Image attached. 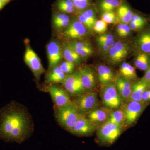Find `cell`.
I'll return each mask as SVG.
<instances>
[{"label":"cell","mask_w":150,"mask_h":150,"mask_svg":"<svg viewBox=\"0 0 150 150\" xmlns=\"http://www.w3.org/2000/svg\"><path fill=\"white\" fill-rule=\"evenodd\" d=\"M28 125L26 116L22 112L17 110L6 112L0 122V139L6 142H23L29 134Z\"/></svg>","instance_id":"cell-1"},{"label":"cell","mask_w":150,"mask_h":150,"mask_svg":"<svg viewBox=\"0 0 150 150\" xmlns=\"http://www.w3.org/2000/svg\"><path fill=\"white\" fill-rule=\"evenodd\" d=\"M81 113L74 103L60 107H56L55 116L61 126L68 131L71 130Z\"/></svg>","instance_id":"cell-2"},{"label":"cell","mask_w":150,"mask_h":150,"mask_svg":"<svg viewBox=\"0 0 150 150\" xmlns=\"http://www.w3.org/2000/svg\"><path fill=\"white\" fill-rule=\"evenodd\" d=\"M122 131V127L107 121L98 130L97 141L100 145L110 146L119 138Z\"/></svg>","instance_id":"cell-3"},{"label":"cell","mask_w":150,"mask_h":150,"mask_svg":"<svg viewBox=\"0 0 150 150\" xmlns=\"http://www.w3.org/2000/svg\"><path fill=\"white\" fill-rule=\"evenodd\" d=\"M101 98L104 107L110 110L117 109L123 102L114 82L103 87Z\"/></svg>","instance_id":"cell-4"},{"label":"cell","mask_w":150,"mask_h":150,"mask_svg":"<svg viewBox=\"0 0 150 150\" xmlns=\"http://www.w3.org/2000/svg\"><path fill=\"white\" fill-rule=\"evenodd\" d=\"M25 44L24 62L32 72L35 79L38 81L41 75L45 72V69L42 64L40 58L31 48L27 40H25Z\"/></svg>","instance_id":"cell-5"},{"label":"cell","mask_w":150,"mask_h":150,"mask_svg":"<svg viewBox=\"0 0 150 150\" xmlns=\"http://www.w3.org/2000/svg\"><path fill=\"white\" fill-rule=\"evenodd\" d=\"M73 103L81 113L86 114L91 110L98 107L97 93L95 91L85 92L77 96Z\"/></svg>","instance_id":"cell-6"},{"label":"cell","mask_w":150,"mask_h":150,"mask_svg":"<svg viewBox=\"0 0 150 150\" xmlns=\"http://www.w3.org/2000/svg\"><path fill=\"white\" fill-rule=\"evenodd\" d=\"M146 104L137 101H128L123 109L124 115V124L130 126L138 120L146 108Z\"/></svg>","instance_id":"cell-7"},{"label":"cell","mask_w":150,"mask_h":150,"mask_svg":"<svg viewBox=\"0 0 150 150\" xmlns=\"http://www.w3.org/2000/svg\"><path fill=\"white\" fill-rule=\"evenodd\" d=\"M62 84L69 96L77 97L85 93L79 71L71 74L67 75Z\"/></svg>","instance_id":"cell-8"},{"label":"cell","mask_w":150,"mask_h":150,"mask_svg":"<svg viewBox=\"0 0 150 150\" xmlns=\"http://www.w3.org/2000/svg\"><path fill=\"white\" fill-rule=\"evenodd\" d=\"M97 126L89 120L85 114L81 113L70 132L79 137H88L93 134Z\"/></svg>","instance_id":"cell-9"},{"label":"cell","mask_w":150,"mask_h":150,"mask_svg":"<svg viewBox=\"0 0 150 150\" xmlns=\"http://www.w3.org/2000/svg\"><path fill=\"white\" fill-rule=\"evenodd\" d=\"M48 71L59 66L63 58L62 46L56 40H51L46 46Z\"/></svg>","instance_id":"cell-10"},{"label":"cell","mask_w":150,"mask_h":150,"mask_svg":"<svg viewBox=\"0 0 150 150\" xmlns=\"http://www.w3.org/2000/svg\"><path fill=\"white\" fill-rule=\"evenodd\" d=\"M61 34L64 37L78 40L84 38L87 34V29L77 18L71 21L69 24Z\"/></svg>","instance_id":"cell-11"},{"label":"cell","mask_w":150,"mask_h":150,"mask_svg":"<svg viewBox=\"0 0 150 150\" xmlns=\"http://www.w3.org/2000/svg\"><path fill=\"white\" fill-rule=\"evenodd\" d=\"M47 90L50 94L56 107H60L66 105L71 104L69 95L64 88L55 84H50L47 87Z\"/></svg>","instance_id":"cell-12"},{"label":"cell","mask_w":150,"mask_h":150,"mask_svg":"<svg viewBox=\"0 0 150 150\" xmlns=\"http://www.w3.org/2000/svg\"><path fill=\"white\" fill-rule=\"evenodd\" d=\"M131 50V47L128 43L121 41L116 42L108 52L109 60L113 64L121 62L128 56Z\"/></svg>","instance_id":"cell-13"},{"label":"cell","mask_w":150,"mask_h":150,"mask_svg":"<svg viewBox=\"0 0 150 150\" xmlns=\"http://www.w3.org/2000/svg\"><path fill=\"white\" fill-rule=\"evenodd\" d=\"M82 85L85 92L94 91L96 87V79L93 70L88 67H81L79 70Z\"/></svg>","instance_id":"cell-14"},{"label":"cell","mask_w":150,"mask_h":150,"mask_svg":"<svg viewBox=\"0 0 150 150\" xmlns=\"http://www.w3.org/2000/svg\"><path fill=\"white\" fill-rule=\"evenodd\" d=\"M135 43L139 52L150 56V25L139 31Z\"/></svg>","instance_id":"cell-15"},{"label":"cell","mask_w":150,"mask_h":150,"mask_svg":"<svg viewBox=\"0 0 150 150\" xmlns=\"http://www.w3.org/2000/svg\"><path fill=\"white\" fill-rule=\"evenodd\" d=\"M107 108L97 107L86 113V117L89 120L98 126L103 124L108 120L111 110Z\"/></svg>","instance_id":"cell-16"},{"label":"cell","mask_w":150,"mask_h":150,"mask_svg":"<svg viewBox=\"0 0 150 150\" xmlns=\"http://www.w3.org/2000/svg\"><path fill=\"white\" fill-rule=\"evenodd\" d=\"M114 83L123 101H127L131 92L132 83L131 81L120 76L115 78Z\"/></svg>","instance_id":"cell-17"},{"label":"cell","mask_w":150,"mask_h":150,"mask_svg":"<svg viewBox=\"0 0 150 150\" xmlns=\"http://www.w3.org/2000/svg\"><path fill=\"white\" fill-rule=\"evenodd\" d=\"M150 87L142 78L137 80L132 83L131 95L127 101L133 100L142 102V96L144 92Z\"/></svg>","instance_id":"cell-18"},{"label":"cell","mask_w":150,"mask_h":150,"mask_svg":"<svg viewBox=\"0 0 150 150\" xmlns=\"http://www.w3.org/2000/svg\"><path fill=\"white\" fill-rule=\"evenodd\" d=\"M97 71L98 81L103 87L113 82L115 80L112 70L105 65H99Z\"/></svg>","instance_id":"cell-19"},{"label":"cell","mask_w":150,"mask_h":150,"mask_svg":"<svg viewBox=\"0 0 150 150\" xmlns=\"http://www.w3.org/2000/svg\"><path fill=\"white\" fill-rule=\"evenodd\" d=\"M63 58L68 62H71L75 65L81 64L83 59L71 47L68 42L65 43L62 46Z\"/></svg>","instance_id":"cell-20"},{"label":"cell","mask_w":150,"mask_h":150,"mask_svg":"<svg viewBox=\"0 0 150 150\" xmlns=\"http://www.w3.org/2000/svg\"><path fill=\"white\" fill-rule=\"evenodd\" d=\"M66 76L58 66L49 71L46 76V82L50 84L62 83Z\"/></svg>","instance_id":"cell-21"},{"label":"cell","mask_w":150,"mask_h":150,"mask_svg":"<svg viewBox=\"0 0 150 150\" xmlns=\"http://www.w3.org/2000/svg\"><path fill=\"white\" fill-rule=\"evenodd\" d=\"M52 21L54 28L58 30L64 29L71 21L69 17L67 14L62 13L55 14Z\"/></svg>","instance_id":"cell-22"},{"label":"cell","mask_w":150,"mask_h":150,"mask_svg":"<svg viewBox=\"0 0 150 150\" xmlns=\"http://www.w3.org/2000/svg\"><path fill=\"white\" fill-rule=\"evenodd\" d=\"M134 13L129 6L122 4L117 9L116 15L121 23L128 24L131 21Z\"/></svg>","instance_id":"cell-23"},{"label":"cell","mask_w":150,"mask_h":150,"mask_svg":"<svg viewBox=\"0 0 150 150\" xmlns=\"http://www.w3.org/2000/svg\"><path fill=\"white\" fill-rule=\"evenodd\" d=\"M134 64L139 69L146 71L150 65V55L139 52L135 57Z\"/></svg>","instance_id":"cell-24"},{"label":"cell","mask_w":150,"mask_h":150,"mask_svg":"<svg viewBox=\"0 0 150 150\" xmlns=\"http://www.w3.org/2000/svg\"><path fill=\"white\" fill-rule=\"evenodd\" d=\"M120 74L129 80L137 79V75L135 67L126 62H123L120 67Z\"/></svg>","instance_id":"cell-25"},{"label":"cell","mask_w":150,"mask_h":150,"mask_svg":"<svg viewBox=\"0 0 150 150\" xmlns=\"http://www.w3.org/2000/svg\"><path fill=\"white\" fill-rule=\"evenodd\" d=\"M123 4L122 0H101L99 7L103 12L113 11Z\"/></svg>","instance_id":"cell-26"},{"label":"cell","mask_w":150,"mask_h":150,"mask_svg":"<svg viewBox=\"0 0 150 150\" xmlns=\"http://www.w3.org/2000/svg\"><path fill=\"white\" fill-rule=\"evenodd\" d=\"M56 7L61 13L67 14L74 13L76 11L71 0H58Z\"/></svg>","instance_id":"cell-27"},{"label":"cell","mask_w":150,"mask_h":150,"mask_svg":"<svg viewBox=\"0 0 150 150\" xmlns=\"http://www.w3.org/2000/svg\"><path fill=\"white\" fill-rule=\"evenodd\" d=\"M108 121L122 127L124 123V115L123 110L111 111Z\"/></svg>","instance_id":"cell-28"},{"label":"cell","mask_w":150,"mask_h":150,"mask_svg":"<svg viewBox=\"0 0 150 150\" xmlns=\"http://www.w3.org/2000/svg\"><path fill=\"white\" fill-rule=\"evenodd\" d=\"M74 4L75 9L78 12L88 8L91 6L92 0H71Z\"/></svg>","instance_id":"cell-29"},{"label":"cell","mask_w":150,"mask_h":150,"mask_svg":"<svg viewBox=\"0 0 150 150\" xmlns=\"http://www.w3.org/2000/svg\"><path fill=\"white\" fill-rule=\"evenodd\" d=\"M117 15L113 11L105 12H103L101 15V20L107 24H113L118 20Z\"/></svg>","instance_id":"cell-30"},{"label":"cell","mask_w":150,"mask_h":150,"mask_svg":"<svg viewBox=\"0 0 150 150\" xmlns=\"http://www.w3.org/2000/svg\"><path fill=\"white\" fill-rule=\"evenodd\" d=\"M75 64L68 61H64L59 65L61 70L66 75H69L74 73Z\"/></svg>","instance_id":"cell-31"},{"label":"cell","mask_w":150,"mask_h":150,"mask_svg":"<svg viewBox=\"0 0 150 150\" xmlns=\"http://www.w3.org/2000/svg\"><path fill=\"white\" fill-rule=\"evenodd\" d=\"M79 12L83 16L91 23L94 26V25L97 20L95 12L93 9L88 8Z\"/></svg>","instance_id":"cell-32"},{"label":"cell","mask_w":150,"mask_h":150,"mask_svg":"<svg viewBox=\"0 0 150 150\" xmlns=\"http://www.w3.org/2000/svg\"><path fill=\"white\" fill-rule=\"evenodd\" d=\"M72 48L83 59H87L93 53V49L91 46L81 48Z\"/></svg>","instance_id":"cell-33"},{"label":"cell","mask_w":150,"mask_h":150,"mask_svg":"<svg viewBox=\"0 0 150 150\" xmlns=\"http://www.w3.org/2000/svg\"><path fill=\"white\" fill-rule=\"evenodd\" d=\"M107 23L101 19L96 21L93 29L97 33L102 34L107 30Z\"/></svg>","instance_id":"cell-34"},{"label":"cell","mask_w":150,"mask_h":150,"mask_svg":"<svg viewBox=\"0 0 150 150\" xmlns=\"http://www.w3.org/2000/svg\"><path fill=\"white\" fill-rule=\"evenodd\" d=\"M147 23L140 22L138 21H131L130 23V26L131 30L140 31L147 26Z\"/></svg>","instance_id":"cell-35"},{"label":"cell","mask_w":150,"mask_h":150,"mask_svg":"<svg viewBox=\"0 0 150 150\" xmlns=\"http://www.w3.org/2000/svg\"><path fill=\"white\" fill-rule=\"evenodd\" d=\"M131 21H138L148 23V19L139 13L134 12Z\"/></svg>","instance_id":"cell-36"},{"label":"cell","mask_w":150,"mask_h":150,"mask_svg":"<svg viewBox=\"0 0 150 150\" xmlns=\"http://www.w3.org/2000/svg\"><path fill=\"white\" fill-rule=\"evenodd\" d=\"M112 40H114V36L110 34H101L98 36L96 38L98 43Z\"/></svg>","instance_id":"cell-37"},{"label":"cell","mask_w":150,"mask_h":150,"mask_svg":"<svg viewBox=\"0 0 150 150\" xmlns=\"http://www.w3.org/2000/svg\"><path fill=\"white\" fill-rule=\"evenodd\" d=\"M142 102L145 104L150 103V87L144 92L142 96Z\"/></svg>","instance_id":"cell-38"},{"label":"cell","mask_w":150,"mask_h":150,"mask_svg":"<svg viewBox=\"0 0 150 150\" xmlns=\"http://www.w3.org/2000/svg\"><path fill=\"white\" fill-rule=\"evenodd\" d=\"M131 30L130 25L128 24H126L125 28L123 29V31L118 35L120 37L124 38L129 36L131 33Z\"/></svg>","instance_id":"cell-39"},{"label":"cell","mask_w":150,"mask_h":150,"mask_svg":"<svg viewBox=\"0 0 150 150\" xmlns=\"http://www.w3.org/2000/svg\"><path fill=\"white\" fill-rule=\"evenodd\" d=\"M142 79L145 81L150 86V65L147 70L145 71L144 76Z\"/></svg>","instance_id":"cell-40"},{"label":"cell","mask_w":150,"mask_h":150,"mask_svg":"<svg viewBox=\"0 0 150 150\" xmlns=\"http://www.w3.org/2000/svg\"><path fill=\"white\" fill-rule=\"evenodd\" d=\"M98 46L100 49V51L103 54H108L109 50L110 49V47H108L106 45L102 44H98Z\"/></svg>","instance_id":"cell-41"},{"label":"cell","mask_w":150,"mask_h":150,"mask_svg":"<svg viewBox=\"0 0 150 150\" xmlns=\"http://www.w3.org/2000/svg\"><path fill=\"white\" fill-rule=\"evenodd\" d=\"M126 23H119L117 26V29H116V32L118 35H120V33L123 31V29L125 28L126 25Z\"/></svg>","instance_id":"cell-42"},{"label":"cell","mask_w":150,"mask_h":150,"mask_svg":"<svg viewBox=\"0 0 150 150\" xmlns=\"http://www.w3.org/2000/svg\"><path fill=\"white\" fill-rule=\"evenodd\" d=\"M8 3L0 2V11H1L2 9L4 8V7Z\"/></svg>","instance_id":"cell-43"},{"label":"cell","mask_w":150,"mask_h":150,"mask_svg":"<svg viewBox=\"0 0 150 150\" xmlns=\"http://www.w3.org/2000/svg\"><path fill=\"white\" fill-rule=\"evenodd\" d=\"M11 0H0V2L8 3Z\"/></svg>","instance_id":"cell-44"},{"label":"cell","mask_w":150,"mask_h":150,"mask_svg":"<svg viewBox=\"0 0 150 150\" xmlns=\"http://www.w3.org/2000/svg\"><path fill=\"white\" fill-rule=\"evenodd\" d=\"M148 19L150 21V16H149V18H148Z\"/></svg>","instance_id":"cell-45"}]
</instances>
